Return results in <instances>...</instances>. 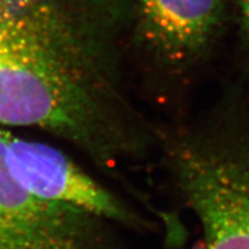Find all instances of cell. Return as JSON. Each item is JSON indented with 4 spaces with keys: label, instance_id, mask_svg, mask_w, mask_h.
I'll return each mask as SVG.
<instances>
[{
    "label": "cell",
    "instance_id": "obj_1",
    "mask_svg": "<svg viewBox=\"0 0 249 249\" xmlns=\"http://www.w3.org/2000/svg\"><path fill=\"white\" fill-rule=\"evenodd\" d=\"M133 0H0V126L42 130L108 172L155 152L129 99Z\"/></svg>",
    "mask_w": 249,
    "mask_h": 249
},
{
    "label": "cell",
    "instance_id": "obj_2",
    "mask_svg": "<svg viewBox=\"0 0 249 249\" xmlns=\"http://www.w3.org/2000/svg\"><path fill=\"white\" fill-rule=\"evenodd\" d=\"M132 30L157 75L177 96L203 61L225 21L224 0H133ZM177 107L178 99H177ZM178 118L180 112L178 107Z\"/></svg>",
    "mask_w": 249,
    "mask_h": 249
},
{
    "label": "cell",
    "instance_id": "obj_3",
    "mask_svg": "<svg viewBox=\"0 0 249 249\" xmlns=\"http://www.w3.org/2000/svg\"><path fill=\"white\" fill-rule=\"evenodd\" d=\"M116 227L27 189L9 170L0 130V249H127Z\"/></svg>",
    "mask_w": 249,
    "mask_h": 249
},
{
    "label": "cell",
    "instance_id": "obj_4",
    "mask_svg": "<svg viewBox=\"0 0 249 249\" xmlns=\"http://www.w3.org/2000/svg\"><path fill=\"white\" fill-rule=\"evenodd\" d=\"M0 130L9 170L33 194L85 211L118 227L136 232L155 230V223L92 178L66 154L48 143Z\"/></svg>",
    "mask_w": 249,
    "mask_h": 249
},
{
    "label": "cell",
    "instance_id": "obj_5",
    "mask_svg": "<svg viewBox=\"0 0 249 249\" xmlns=\"http://www.w3.org/2000/svg\"><path fill=\"white\" fill-rule=\"evenodd\" d=\"M236 4H238L242 36H244L246 48H247L249 66V0H236Z\"/></svg>",
    "mask_w": 249,
    "mask_h": 249
}]
</instances>
